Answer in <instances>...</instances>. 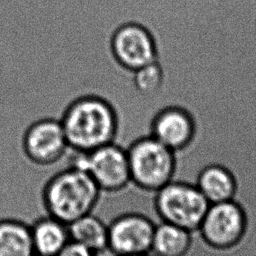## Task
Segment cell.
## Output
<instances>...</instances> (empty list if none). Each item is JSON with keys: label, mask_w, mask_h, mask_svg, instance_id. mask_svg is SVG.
I'll return each mask as SVG.
<instances>
[{"label": "cell", "mask_w": 256, "mask_h": 256, "mask_svg": "<svg viewBox=\"0 0 256 256\" xmlns=\"http://www.w3.org/2000/svg\"><path fill=\"white\" fill-rule=\"evenodd\" d=\"M112 52L120 65L136 71L157 61V48L152 34L138 23H126L113 34Z\"/></svg>", "instance_id": "obj_9"}, {"label": "cell", "mask_w": 256, "mask_h": 256, "mask_svg": "<svg viewBox=\"0 0 256 256\" xmlns=\"http://www.w3.org/2000/svg\"><path fill=\"white\" fill-rule=\"evenodd\" d=\"M210 206L196 185L172 180L154 194V209L159 221L190 232L199 229Z\"/></svg>", "instance_id": "obj_4"}, {"label": "cell", "mask_w": 256, "mask_h": 256, "mask_svg": "<svg viewBox=\"0 0 256 256\" xmlns=\"http://www.w3.org/2000/svg\"><path fill=\"white\" fill-rule=\"evenodd\" d=\"M130 256H153L151 253H146V254H138V255H130Z\"/></svg>", "instance_id": "obj_18"}, {"label": "cell", "mask_w": 256, "mask_h": 256, "mask_svg": "<svg viewBox=\"0 0 256 256\" xmlns=\"http://www.w3.org/2000/svg\"><path fill=\"white\" fill-rule=\"evenodd\" d=\"M210 204L233 200L236 181L229 169L220 164H209L197 175L195 183Z\"/></svg>", "instance_id": "obj_12"}, {"label": "cell", "mask_w": 256, "mask_h": 256, "mask_svg": "<svg viewBox=\"0 0 256 256\" xmlns=\"http://www.w3.org/2000/svg\"><path fill=\"white\" fill-rule=\"evenodd\" d=\"M95 252L89 248L70 240L57 256H97Z\"/></svg>", "instance_id": "obj_17"}, {"label": "cell", "mask_w": 256, "mask_h": 256, "mask_svg": "<svg viewBox=\"0 0 256 256\" xmlns=\"http://www.w3.org/2000/svg\"><path fill=\"white\" fill-rule=\"evenodd\" d=\"M74 153L71 166L87 172L101 192L117 193L131 184L127 149L118 143L88 153Z\"/></svg>", "instance_id": "obj_5"}, {"label": "cell", "mask_w": 256, "mask_h": 256, "mask_svg": "<svg viewBox=\"0 0 256 256\" xmlns=\"http://www.w3.org/2000/svg\"><path fill=\"white\" fill-rule=\"evenodd\" d=\"M60 122L70 150L76 153H88L113 143L118 134V119L113 107L98 97L74 101Z\"/></svg>", "instance_id": "obj_1"}, {"label": "cell", "mask_w": 256, "mask_h": 256, "mask_svg": "<svg viewBox=\"0 0 256 256\" xmlns=\"http://www.w3.org/2000/svg\"><path fill=\"white\" fill-rule=\"evenodd\" d=\"M158 222L145 212H127L108 225V251L115 256L151 253Z\"/></svg>", "instance_id": "obj_6"}, {"label": "cell", "mask_w": 256, "mask_h": 256, "mask_svg": "<svg viewBox=\"0 0 256 256\" xmlns=\"http://www.w3.org/2000/svg\"><path fill=\"white\" fill-rule=\"evenodd\" d=\"M30 229L34 252L38 256H57L70 241L68 225L49 215L37 219Z\"/></svg>", "instance_id": "obj_11"}, {"label": "cell", "mask_w": 256, "mask_h": 256, "mask_svg": "<svg viewBox=\"0 0 256 256\" xmlns=\"http://www.w3.org/2000/svg\"><path fill=\"white\" fill-rule=\"evenodd\" d=\"M133 84L141 95H155L163 84V71L159 63L156 61L133 71Z\"/></svg>", "instance_id": "obj_16"}, {"label": "cell", "mask_w": 256, "mask_h": 256, "mask_svg": "<svg viewBox=\"0 0 256 256\" xmlns=\"http://www.w3.org/2000/svg\"><path fill=\"white\" fill-rule=\"evenodd\" d=\"M21 146L25 157L38 166H50L59 162L70 150L60 121L42 119L25 131Z\"/></svg>", "instance_id": "obj_7"}, {"label": "cell", "mask_w": 256, "mask_h": 256, "mask_svg": "<svg viewBox=\"0 0 256 256\" xmlns=\"http://www.w3.org/2000/svg\"><path fill=\"white\" fill-rule=\"evenodd\" d=\"M126 149L131 184L138 190L155 193L173 180L175 152L154 137L139 138Z\"/></svg>", "instance_id": "obj_3"}, {"label": "cell", "mask_w": 256, "mask_h": 256, "mask_svg": "<svg viewBox=\"0 0 256 256\" xmlns=\"http://www.w3.org/2000/svg\"><path fill=\"white\" fill-rule=\"evenodd\" d=\"M0 256H35L29 225L15 219L0 220Z\"/></svg>", "instance_id": "obj_15"}, {"label": "cell", "mask_w": 256, "mask_h": 256, "mask_svg": "<svg viewBox=\"0 0 256 256\" xmlns=\"http://www.w3.org/2000/svg\"><path fill=\"white\" fill-rule=\"evenodd\" d=\"M191 242L192 232L160 221L155 226L151 254L153 256H184Z\"/></svg>", "instance_id": "obj_13"}, {"label": "cell", "mask_w": 256, "mask_h": 256, "mask_svg": "<svg viewBox=\"0 0 256 256\" xmlns=\"http://www.w3.org/2000/svg\"><path fill=\"white\" fill-rule=\"evenodd\" d=\"M101 193L87 172L70 166L47 181L42 200L47 215L69 225L93 213Z\"/></svg>", "instance_id": "obj_2"}, {"label": "cell", "mask_w": 256, "mask_h": 256, "mask_svg": "<svg viewBox=\"0 0 256 256\" xmlns=\"http://www.w3.org/2000/svg\"><path fill=\"white\" fill-rule=\"evenodd\" d=\"M70 240L96 254L108 251V225L93 213L87 214L68 225Z\"/></svg>", "instance_id": "obj_14"}, {"label": "cell", "mask_w": 256, "mask_h": 256, "mask_svg": "<svg viewBox=\"0 0 256 256\" xmlns=\"http://www.w3.org/2000/svg\"><path fill=\"white\" fill-rule=\"evenodd\" d=\"M195 124L191 114L182 107L171 106L160 110L151 124L150 136L176 152L193 139Z\"/></svg>", "instance_id": "obj_10"}, {"label": "cell", "mask_w": 256, "mask_h": 256, "mask_svg": "<svg viewBox=\"0 0 256 256\" xmlns=\"http://www.w3.org/2000/svg\"><path fill=\"white\" fill-rule=\"evenodd\" d=\"M35 256H38V255H35Z\"/></svg>", "instance_id": "obj_19"}, {"label": "cell", "mask_w": 256, "mask_h": 256, "mask_svg": "<svg viewBox=\"0 0 256 256\" xmlns=\"http://www.w3.org/2000/svg\"><path fill=\"white\" fill-rule=\"evenodd\" d=\"M246 229V215L234 200L210 204L199 227L202 238L216 248L235 245Z\"/></svg>", "instance_id": "obj_8"}]
</instances>
